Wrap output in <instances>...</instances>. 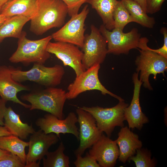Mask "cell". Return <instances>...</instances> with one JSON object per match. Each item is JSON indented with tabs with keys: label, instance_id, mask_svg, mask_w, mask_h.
I'll return each mask as SVG.
<instances>
[{
	"label": "cell",
	"instance_id": "1",
	"mask_svg": "<svg viewBox=\"0 0 167 167\" xmlns=\"http://www.w3.org/2000/svg\"><path fill=\"white\" fill-rule=\"evenodd\" d=\"M68 12L62 0H38L36 14L30 20V30L41 35L51 28L62 27Z\"/></svg>",
	"mask_w": 167,
	"mask_h": 167
},
{
	"label": "cell",
	"instance_id": "2",
	"mask_svg": "<svg viewBox=\"0 0 167 167\" xmlns=\"http://www.w3.org/2000/svg\"><path fill=\"white\" fill-rule=\"evenodd\" d=\"M21 96L22 100L31 104L30 110L39 109L47 112L60 119H63L64 106L67 99L66 91L55 87H49Z\"/></svg>",
	"mask_w": 167,
	"mask_h": 167
},
{
	"label": "cell",
	"instance_id": "3",
	"mask_svg": "<svg viewBox=\"0 0 167 167\" xmlns=\"http://www.w3.org/2000/svg\"><path fill=\"white\" fill-rule=\"evenodd\" d=\"M149 41L146 37H140L138 48L140 54L135 60L137 73L140 72V80L143 86L150 90L152 89L149 81L150 75L156 79L157 74L162 73L165 76L167 70V58L152 51L147 45Z\"/></svg>",
	"mask_w": 167,
	"mask_h": 167
},
{
	"label": "cell",
	"instance_id": "4",
	"mask_svg": "<svg viewBox=\"0 0 167 167\" xmlns=\"http://www.w3.org/2000/svg\"><path fill=\"white\" fill-rule=\"evenodd\" d=\"M26 33L23 32L19 38L16 50L9 58L13 63H22L25 65L31 63L44 64L50 57L46 50L48 43L52 39L51 35L42 39L32 40L26 37Z\"/></svg>",
	"mask_w": 167,
	"mask_h": 167
},
{
	"label": "cell",
	"instance_id": "5",
	"mask_svg": "<svg viewBox=\"0 0 167 167\" xmlns=\"http://www.w3.org/2000/svg\"><path fill=\"white\" fill-rule=\"evenodd\" d=\"M34 64L31 69L26 71L19 67L9 66L13 79L19 83L29 81L46 87H55L61 83L65 74L62 66L56 64L47 67L43 64Z\"/></svg>",
	"mask_w": 167,
	"mask_h": 167
},
{
	"label": "cell",
	"instance_id": "6",
	"mask_svg": "<svg viewBox=\"0 0 167 167\" xmlns=\"http://www.w3.org/2000/svg\"><path fill=\"white\" fill-rule=\"evenodd\" d=\"M128 106V104L123 101H119L117 105L111 108H104L99 106L79 107L90 113L95 119L98 129L110 137L115 127L124 126V111Z\"/></svg>",
	"mask_w": 167,
	"mask_h": 167
},
{
	"label": "cell",
	"instance_id": "7",
	"mask_svg": "<svg viewBox=\"0 0 167 167\" xmlns=\"http://www.w3.org/2000/svg\"><path fill=\"white\" fill-rule=\"evenodd\" d=\"M100 67V64H94L76 77L73 82L68 86V91L66 92L67 99H74L83 92L95 90L100 91L103 95L109 94L119 101H124L120 96L107 89L101 84L98 77Z\"/></svg>",
	"mask_w": 167,
	"mask_h": 167
},
{
	"label": "cell",
	"instance_id": "8",
	"mask_svg": "<svg viewBox=\"0 0 167 167\" xmlns=\"http://www.w3.org/2000/svg\"><path fill=\"white\" fill-rule=\"evenodd\" d=\"M99 30L107 41L108 54H127L131 49L138 48L140 34L136 28L124 33L115 28L111 31L103 24Z\"/></svg>",
	"mask_w": 167,
	"mask_h": 167
},
{
	"label": "cell",
	"instance_id": "9",
	"mask_svg": "<svg viewBox=\"0 0 167 167\" xmlns=\"http://www.w3.org/2000/svg\"><path fill=\"white\" fill-rule=\"evenodd\" d=\"M90 28V34L85 35L81 48L82 63L86 70L94 64L102 63L108 54L107 41L99 29L93 24Z\"/></svg>",
	"mask_w": 167,
	"mask_h": 167
},
{
	"label": "cell",
	"instance_id": "10",
	"mask_svg": "<svg viewBox=\"0 0 167 167\" xmlns=\"http://www.w3.org/2000/svg\"><path fill=\"white\" fill-rule=\"evenodd\" d=\"M89 12L88 5L81 12L71 17V19L60 29L52 35L56 41H61L75 45L82 48L85 38L84 23Z\"/></svg>",
	"mask_w": 167,
	"mask_h": 167
},
{
	"label": "cell",
	"instance_id": "11",
	"mask_svg": "<svg viewBox=\"0 0 167 167\" xmlns=\"http://www.w3.org/2000/svg\"><path fill=\"white\" fill-rule=\"evenodd\" d=\"M60 139L55 134H46L40 129L31 135L28 142L25 167H39L40 161L49 152V148Z\"/></svg>",
	"mask_w": 167,
	"mask_h": 167
},
{
	"label": "cell",
	"instance_id": "12",
	"mask_svg": "<svg viewBox=\"0 0 167 167\" xmlns=\"http://www.w3.org/2000/svg\"><path fill=\"white\" fill-rule=\"evenodd\" d=\"M79 125L78 148L74 151L76 156H82L85 150L91 148L100 137L103 132L98 128L95 119L88 112L79 107L76 109Z\"/></svg>",
	"mask_w": 167,
	"mask_h": 167
},
{
	"label": "cell",
	"instance_id": "13",
	"mask_svg": "<svg viewBox=\"0 0 167 167\" xmlns=\"http://www.w3.org/2000/svg\"><path fill=\"white\" fill-rule=\"evenodd\" d=\"M46 50L61 60L64 66L71 67L75 73L76 77L85 71L82 63L83 53L78 46L67 42L50 41Z\"/></svg>",
	"mask_w": 167,
	"mask_h": 167
},
{
	"label": "cell",
	"instance_id": "14",
	"mask_svg": "<svg viewBox=\"0 0 167 167\" xmlns=\"http://www.w3.org/2000/svg\"><path fill=\"white\" fill-rule=\"evenodd\" d=\"M77 122L75 114L71 112L66 118L62 119L51 113L47 114L44 117L38 118L35 124L46 134L53 133L60 139L61 133L71 134L79 140V131L76 125Z\"/></svg>",
	"mask_w": 167,
	"mask_h": 167
},
{
	"label": "cell",
	"instance_id": "15",
	"mask_svg": "<svg viewBox=\"0 0 167 167\" xmlns=\"http://www.w3.org/2000/svg\"><path fill=\"white\" fill-rule=\"evenodd\" d=\"M88 153L97 161L100 167H113L119 155L118 146L115 140L102 134L91 147Z\"/></svg>",
	"mask_w": 167,
	"mask_h": 167
},
{
	"label": "cell",
	"instance_id": "16",
	"mask_svg": "<svg viewBox=\"0 0 167 167\" xmlns=\"http://www.w3.org/2000/svg\"><path fill=\"white\" fill-rule=\"evenodd\" d=\"M132 79L134 86L133 96L130 105L125 109L124 115L129 128L140 130L143 124L148 122L149 120L142 112L140 105L139 94L142 83L138 78V73L133 74Z\"/></svg>",
	"mask_w": 167,
	"mask_h": 167
},
{
	"label": "cell",
	"instance_id": "17",
	"mask_svg": "<svg viewBox=\"0 0 167 167\" xmlns=\"http://www.w3.org/2000/svg\"><path fill=\"white\" fill-rule=\"evenodd\" d=\"M29 87L17 81L12 78L9 66H0V96L7 101H12L29 109L30 105L25 104L20 100L17 93L23 91H28Z\"/></svg>",
	"mask_w": 167,
	"mask_h": 167
},
{
	"label": "cell",
	"instance_id": "18",
	"mask_svg": "<svg viewBox=\"0 0 167 167\" xmlns=\"http://www.w3.org/2000/svg\"><path fill=\"white\" fill-rule=\"evenodd\" d=\"M115 141L119 150V161L125 163L134 155L136 150L142 148V143L138 135L134 133L127 126L122 127Z\"/></svg>",
	"mask_w": 167,
	"mask_h": 167
},
{
	"label": "cell",
	"instance_id": "19",
	"mask_svg": "<svg viewBox=\"0 0 167 167\" xmlns=\"http://www.w3.org/2000/svg\"><path fill=\"white\" fill-rule=\"evenodd\" d=\"M4 125L11 135L22 139H27L30 135L35 131L32 124L23 123L20 115L15 112L12 108H7L4 117Z\"/></svg>",
	"mask_w": 167,
	"mask_h": 167
},
{
	"label": "cell",
	"instance_id": "20",
	"mask_svg": "<svg viewBox=\"0 0 167 167\" xmlns=\"http://www.w3.org/2000/svg\"><path fill=\"white\" fill-rule=\"evenodd\" d=\"M37 0H10L4 6L0 13L7 17L22 15L31 19L36 14Z\"/></svg>",
	"mask_w": 167,
	"mask_h": 167
},
{
	"label": "cell",
	"instance_id": "21",
	"mask_svg": "<svg viewBox=\"0 0 167 167\" xmlns=\"http://www.w3.org/2000/svg\"><path fill=\"white\" fill-rule=\"evenodd\" d=\"M118 2L117 0H88L86 3L96 10L106 28L111 30L114 27L113 14Z\"/></svg>",
	"mask_w": 167,
	"mask_h": 167
},
{
	"label": "cell",
	"instance_id": "22",
	"mask_svg": "<svg viewBox=\"0 0 167 167\" xmlns=\"http://www.w3.org/2000/svg\"><path fill=\"white\" fill-rule=\"evenodd\" d=\"M30 19V18L22 15L8 17L0 26V43L6 37L19 38L24 26Z\"/></svg>",
	"mask_w": 167,
	"mask_h": 167
},
{
	"label": "cell",
	"instance_id": "23",
	"mask_svg": "<svg viewBox=\"0 0 167 167\" xmlns=\"http://www.w3.org/2000/svg\"><path fill=\"white\" fill-rule=\"evenodd\" d=\"M28 146V142L12 135L0 137V148L17 156L25 165L26 157L25 148Z\"/></svg>",
	"mask_w": 167,
	"mask_h": 167
},
{
	"label": "cell",
	"instance_id": "24",
	"mask_svg": "<svg viewBox=\"0 0 167 167\" xmlns=\"http://www.w3.org/2000/svg\"><path fill=\"white\" fill-rule=\"evenodd\" d=\"M123 4L136 23L143 27L152 28L155 23L154 19L149 16L142 7L132 0H121Z\"/></svg>",
	"mask_w": 167,
	"mask_h": 167
},
{
	"label": "cell",
	"instance_id": "25",
	"mask_svg": "<svg viewBox=\"0 0 167 167\" xmlns=\"http://www.w3.org/2000/svg\"><path fill=\"white\" fill-rule=\"evenodd\" d=\"M65 147L61 142L57 149L54 151L48 152L42 159L44 167H69V158L64 153Z\"/></svg>",
	"mask_w": 167,
	"mask_h": 167
},
{
	"label": "cell",
	"instance_id": "26",
	"mask_svg": "<svg viewBox=\"0 0 167 167\" xmlns=\"http://www.w3.org/2000/svg\"><path fill=\"white\" fill-rule=\"evenodd\" d=\"M113 18L114 28L122 31H123L125 26L128 24L135 22L121 0L118 1L117 3L113 12Z\"/></svg>",
	"mask_w": 167,
	"mask_h": 167
},
{
	"label": "cell",
	"instance_id": "27",
	"mask_svg": "<svg viewBox=\"0 0 167 167\" xmlns=\"http://www.w3.org/2000/svg\"><path fill=\"white\" fill-rule=\"evenodd\" d=\"M136 155L130 157L128 161L134 162L136 167H155L157 161L156 159L151 158L150 151L147 148H140L136 151Z\"/></svg>",
	"mask_w": 167,
	"mask_h": 167
},
{
	"label": "cell",
	"instance_id": "28",
	"mask_svg": "<svg viewBox=\"0 0 167 167\" xmlns=\"http://www.w3.org/2000/svg\"><path fill=\"white\" fill-rule=\"evenodd\" d=\"M73 163L76 167H100L94 158L88 153L87 152L85 156H78Z\"/></svg>",
	"mask_w": 167,
	"mask_h": 167
},
{
	"label": "cell",
	"instance_id": "29",
	"mask_svg": "<svg viewBox=\"0 0 167 167\" xmlns=\"http://www.w3.org/2000/svg\"><path fill=\"white\" fill-rule=\"evenodd\" d=\"M67 6L70 17L78 13L81 6L88 0H62Z\"/></svg>",
	"mask_w": 167,
	"mask_h": 167
},
{
	"label": "cell",
	"instance_id": "30",
	"mask_svg": "<svg viewBox=\"0 0 167 167\" xmlns=\"http://www.w3.org/2000/svg\"><path fill=\"white\" fill-rule=\"evenodd\" d=\"M0 167H25L20 158L13 154L9 158L0 161Z\"/></svg>",
	"mask_w": 167,
	"mask_h": 167
},
{
	"label": "cell",
	"instance_id": "31",
	"mask_svg": "<svg viewBox=\"0 0 167 167\" xmlns=\"http://www.w3.org/2000/svg\"><path fill=\"white\" fill-rule=\"evenodd\" d=\"M165 0H146V13L152 14L158 12Z\"/></svg>",
	"mask_w": 167,
	"mask_h": 167
},
{
	"label": "cell",
	"instance_id": "32",
	"mask_svg": "<svg viewBox=\"0 0 167 167\" xmlns=\"http://www.w3.org/2000/svg\"><path fill=\"white\" fill-rule=\"evenodd\" d=\"M161 32L164 36V44L161 48L157 49H153L149 47V49L162 56L167 58V29L165 27H162L161 29Z\"/></svg>",
	"mask_w": 167,
	"mask_h": 167
},
{
	"label": "cell",
	"instance_id": "33",
	"mask_svg": "<svg viewBox=\"0 0 167 167\" xmlns=\"http://www.w3.org/2000/svg\"><path fill=\"white\" fill-rule=\"evenodd\" d=\"M7 101L0 98V126H3L4 125L3 121L5 111L7 107L6 104Z\"/></svg>",
	"mask_w": 167,
	"mask_h": 167
},
{
	"label": "cell",
	"instance_id": "34",
	"mask_svg": "<svg viewBox=\"0 0 167 167\" xmlns=\"http://www.w3.org/2000/svg\"><path fill=\"white\" fill-rule=\"evenodd\" d=\"M12 155L9 152L0 148V161L8 158Z\"/></svg>",
	"mask_w": 167,
	"mask_h": 167
},
{
	"label": "cell",
	"instance_id": "35",
	"mask_svg": "<svg viewBox=\"0 0 167 167\" xmlns=\"http://www.w3.org/2000/svg\"><path fill=\"white\" fill-rule=\"evenodd\" d=\"M11 135L6 126H0V137Z\"/></svg>",
	"mask_w": 167,
	"mask_h": 167
},
{
	"label": "cell",
	"instance_id": "36",
	"mask_svg": "<svg viewBox=\"0 0 167 167\" xmlns=\"http://www.w3.org/2000/svg\"><path fill=\"white\" fill-rule=\"evenodd\" d=\"M138 3L142 7L144 10L146 11V0H132Z\"/></svg>",
	"mask_w": 167,
	"mask_h": 167
},
{
	"label": "cell",
	"instance_id": "37",
	"mask_svg": "<svg viewBox=\"0 0 167 167\" xmlns=\"http://www.w3.org/2000/svg\"><path fill=\"white\" fill-rule=\"evenodd\" d=\"M10 0H0V13L4 6Z\"/></svg>",
	"mask_w": 167,
	"mask_h": 167
},
{
	"label": "cell",
	"instance_id": "38",
	"mask_svg": "<svg viewBox=\"0 0 167 167\" xmlns=\"http://www.w3.org/2000/svg\"><path fill=\"white\" fill-rule=\"evenodd\" d=\"M8 17L0 13V26L3 23Z\"/></svg>",
	"mask_w": 167,
	"mask_h": 167
}]
</instances>
